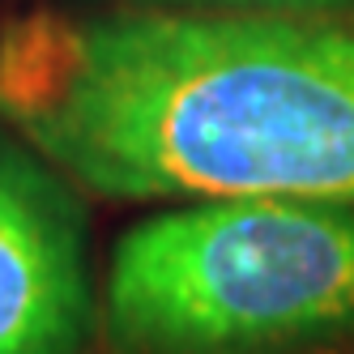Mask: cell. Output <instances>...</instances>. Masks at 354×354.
Here are the masks:
<instances>
[{"instance_id": "1", "label": "cell", "mask_w": 354, "mask_h": 354, "mask_svg": "<svg viewBox=\"0 0 354 354\" xmlns=\"http://www.w3.org/2000/svg\"><path fill=\"white\" fill-rule=\"evenodd\" d=\"M0 120L98 196L354 205V13L30 9Z\"/></svg>"}, {"instance_id": "2", "label": "cell", "mask_w": 354, "mask_h": 354, "mask_svg": "<svg viewBox=\"0 0 354 354\" xmlns=\"http://www.w3.org/2000/svg\"><path fill=\"white\" fill-rule=\"evenodd\" d=\"M103 333L120 354H273L354 333V205L192 201L111 252Z\"/></svg>"}, {"instance_id": "3", "label": "cell", "mask_w": 354, "mask_h": 354, "mask_svg": "<svg viewBox=\"0 0 354 354\" xmlns=\"http://www.w3.org/2000/svg\"><path fill=\"white\" fill-rule=\"evenodd\" d=\"M90 324L77 201L52 162L0 141V354H82Z\"/></svg>"}, {"instance_id": "4", "label": "cell", "mask_w": 354, "mask_h": 354, "mask_svg": "<svg viewBox=\"0 0 354 354\" xmlns=\"http://www.w3.org/2000/svg\"><path fill=\"white\" fill-rule=\"evenodd\" d=\"M167 9H257V13H354V0H145Z\"/></svg>"}, {"instance_id": "5", "label": "cell", "mask_w": 354, "mask_h": 354, "mask_svg": "<svg viewBox=\"0 0 354 354\" xmlns=\"http://www.w3.org/2000/svg\"><path fill=\"white\" fill-rule=\"evenodd\" d=\"M324 354H354V346H337V350H324Z\"/></svg>"}]
</instances>
